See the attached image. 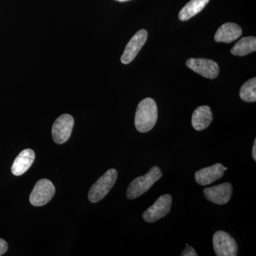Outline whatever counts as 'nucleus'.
<instances>
[{
  "instance_id": "obj_1",
  "label": "nucleus",
  "mask_w": 256,
  "mask_h": 256,
  "mask_svg": "<svg viewBox=\"0 0 256 256\" xmlns=\"http://www.w3.org/2000/svg\"><path fill=\"white\" fill-rule=\"evenodd\" d=\"M158 118V106L154 100L146 98L139 102L134 118L138 131L142 133L149 132L156 126Z\"/></svg>"
},
{
  "instance_id": "obj_2",
  "label": "nucleus",
  "mask_w": 256,
  "mask_h": 256,
  "mask_svg": "<svg viewBox=\"0 0 256 256\" xmlns=\"http://www.w3.org/2000/svg\"><path fill=\"white\" fill-rule=\"evenodd\" d=\"M162 176V172L158 166H152L146 175L134 178L128 186L127 197L134 200L142 196Z\"/></svg>"
},
{
  "instance_id": "obj_3",
  "label": "nucleus",
  "mask_w": 256,
  "mask_h": 256,
  "mask_svg": "<svg viewBox=\"0 0 256 256\" xmlns=\"http://www.w3.org/2000/svg\"><path fill=\"white\" fill-rule=\"evenodd\" d=\"M118 172L114 169H110L100 176L90 188L88 192V200L92 203H97L102 200L114 188L117 181Z\"/></svg>"
},
{
  "instance_id": "obj_4",
  "label": "nucleus",
  "mask_w": 256,
  "mask_h": 256,
  "mask_svg": "<svg viewBox=\"0 0 256 256\" xmlns=\"http://www.w3.org/2000/svg\"><path fill=\"white\" fill-rule=\"evenodd\" d=\"M55 194V186L50 180H38L32 190L30 202L32 206H42L48 204Z\"/></svg>"
},
{
  "instance_id": "obj_5",
  "label": "nucleus",
  "mask_w": 256,
  "mask_h": 256,
  "mask_svg": "<svg viewBox=\"0 0 256 256\" xmlns=\"http://www.w3.org/2000/svg\"><path fill=\"white\" fill-rule=\"evenodd\" d=\"M214 249L217 256H236L238 245L228 233L218 230L214 234Z\"/></svg>"
},
{
  "instance_id": "obj_6",
  "label": "nucleus",
  "mask_w": 256,
  "mask_h": 256,
  "mask_svg": "<svg viewBox=\"0 0 256 256\" xmlns=\"http://www.w3.org/2000/svg\"><path fill=\"white\" fill-rule=\"evenodd\" d=\"M172 198L171 195L164 194L160 196L154 204L148 208L143 214V220L148 223H153L163 218L171 210Z\"/></svg>"
},
{
  "instance_id": "obj_7",
  "label": "nucleus",
  "mask_w": 256,
  "mask_h": 256,
  "mask_svg": "<svg viewBox=\"0 0 256 256\" xmlns=\"http://www.w3.org/2000/svg\"><path fill=\"white\" fill-rule=\"evenodd\" d=\"M74 126V119L68 114L60 116L52 127V137L56 144H62L70 138Z\"/></svg>"
},
{
  "instance_id": "obj_8",
  "label": "nucleus",
  "mask_w": 256,
  "mask_h": 256,
  "mask_svg": "<svg viewBox=\"0 0 256 256\" xmlns=\"http://www.w3.org/2000/svg\"><path fill=\"white\" fill-rule=\"evenodd\" d=\"M186 65L188 68L205 78L214 79L220 74V66L213 60L191 58L186 60Z\"/></svg>"
},
{
  "instance_id": "obj_9",
  "label": "nucleus",
  "mask_w": 256,
  "mask_h": 256,
  "mask_svg": "<svg viewBox=\"0 0 256 256\" xmlns=\"http://www.w3.org/2000/svg\"><path fill=\"white\" fill-rule=\"evenodd\" d=\"M148 36V32L146 30H140L132 36L124 48V54L121 56L120 60L122 64H128L134 60L146 43Z\"/></svg>"
},
{
  "instance_id": "obj_10",
  "label": "nucleus",
  "mask_w": 256,
  "mask_h": 256,
  "mask_svg": "<svg viewBox=\"0 0 256 256\" xmlns=\"http://www.w3.org/2000/svg\"><path fill=\"white\" fill-rule=\"evenodd\" d=\"M233 188L230 183L226 182L205 188L204 194L207 200L216 204L223 205L228 203L232 198Z\"/></svg>"
},
{
  "instance_id": "obj_11",
  "label": "nucleus",
  "mask_w": 256,
  "mask_h": 256,
  "mask_svg": "<svg viewBox=\"0 0 256 256\" xmlns=\"http://www.w3.org/2000/svg\"><path fill=\"white\" fill-rule=\"evenodd\" d=\"M224 172L225 170L223 165L217 163L197 171L195 173V180L198 184L205 186L222 178L224 176Z\"/></svg>"
},
{
  "instance_id": "obj_12",
  "label": "nucleus",
  "mask_w": 256,
  "mask_h": 256,
  "mask_svg": "<svg viewBox=\"0 0 256 256\" xmlns=\"http://www.w3.org/2000/svg\"><path fill=\"white\" fill-rule=\"evenodd\" d=\"M34 160V152L30 149L24 150L14 160L12 172L15 176H21L31 168Z\"/></svg>"
},
{
  "instance_id": "obj_13",
  "label": "nucleus",
  "mask_w": 256,
  "mask_h": 256,
  "mask_svg": "<svg viewBox=\"0 0 256 256\" xmlns=\"http://www.w3.org/2000/svg\"><path fill=\"white\" fill-rule=\"evenodd\" d=\"M242 28L235 23H226L218 28L216 33L214 40L216 42L230 43L242 36Z\"/></svg>"
},
{
  "instance_id": "obj_14",
  "label": "nucleus",
  "mask_w": 256,
  "mask_h": 256,
  "mask_svg": "<svg viewBox=\"0 0 256 256\" xmlns=\"http://www.w3.org/2000/svg\"><path fill=\"white\" fill-rule=\"evenodd\" d=\"M213 120V114L210 106H202L194 111L192 124L196 130L201 131L210 126Z\"/></svg>"
},
{
  "instance_id": "obj_15",
  "label": "nucleus",
  "mask_w": 256,
  "mask_h": 256,
  "mask_svg": "<svg viewBox=\"0 0 256 256\" xmlns=\"http://www.w3.org/2000/svg\"><path fill=\"white\" fill-rule=\"evenodd\" d=\"M210 0H191L180 10L178 18L180 21H188L198 14L208 4Z\"/></svg>"
},
{
  "instance_id": "obj_16",
  "label": "nucleus",
  "mask_w": 256,
  "mask_h": 256,
  "mask_svg": "<svg viewBox=\"0 0 256 256\" xmlns=\"http://www.w3.org/2000/svg\"><path fill=\"white\" fill-rule=\"evenodd\" d=\"M256 50V36L244 37L239 40L233 48L230 50V53L238 56H244Z\"/></svg>"
},
{
  "instance_id": "obj_17",
  "label": "nucleus",
  "mask_w": 256,
  "mask_h": 256,
  "mask_svg": "<svg viewBox=\"0 0 256 256\" xmlns=\"http://www.w3.org/2000/svg\"><path fill=\"white\" fill-rule=\"evenodd\" d=\"M240 98L246 102L256 101V78L250 79L240 89Z\"/></svg>"
},
{
  "instance_id": "obj_18",
  "label": "nucleus",
  "mask_w": 256,
  "mask_h": 256,
  "mask_svg": "<svg viewBox=\"0 0 256 256\" xmlns=\"http://www.w3.org/2000/svg\"><path fill=\"white\" fill-rule=\"evenodd\" d=\"M182 256H197L198 254H196V252H195L194 249L191 246H186V248H185L184 250L182 252L181 254Z\"/></svg>"
},
{
  "instance_id": "obj_19",
  "label": "nucleus",
  "mask_w": 256,
  "mask_h": 256,
  "mask_svg": "<svg viewBox=\"0 0 256 256\" xmlns=\"http://www.w3.org/2000/svg\"><path fill=\"white\" fill-rule=\"evenodd\" d=\"M8 249V242L3 239L0 238V256H2Z\"/></svg>"
},
{
  "instance_id": "obj_20",
  "label": "nucleus",
  "mask_w": 256,
  "mask_h": 256,
  "mask_svg": "<svg viewBox=\"0 0 256 256\" xmlns=\"http://www.w3.org/2000/svg\"><path fill=\"white\" fill-rule=\"evenodd\" d=\"M252 158L254 160H256V139L254 140V148H252Z\"/></svg>"
},
{
  "instance_id": "obj_21",
  "label": "nucleus",
  "mask_w": 256,
  "mask_h": 256,
  "mask_svg": "<svg viewBox=\"0 0 256 256\" xmlns=\"http://www.w3.org/2000/svg\"><path fill=\"white\" fill-rule=\"evenodd\" d=\"M116 1L120 2H124L130 1V0H116Z\"/></svg>"
},
{
  "instance_id": "obj_22",
  "label": "nucleus",
  "mask_w": 256,
  "mask_h": 256,
  "mask_svg": "<svg viewBox=\"0 0 256 256\" xmlns=\"http://www.w3.org/2000/svg\"><path fill=\"white\" fill-rule=\"evenodd\" d=\"M228 170V168H224V170H225V171H226V170Z\"/></svg>"
}]
</instances>
